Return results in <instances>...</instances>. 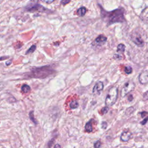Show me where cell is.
<instances>
[{
    "mask_svg": "<svg viewBox=\"0 0 148 148\" xmlns=\"http://www.w3.org/2000/svg\"><path fill=\"white\" fill-rule=\"evenodd\" d=\"M8 58H9V56H1V57H0V61L6 60Z\"/></svg>",
    "mask_w": 148,
    "mask_h": 148,
    "instance_id": "cell-26",
    "label": "cell"
},
{
    "mask_svg": "<svg viewBox=\"0 0 148 148\" xmlns=\"http://www.w3.org/2000/svg\"><path fill=\"white\" fill-rule=\"evenodd\" d=\"M108 110H109V106H106L103 107V108L102 109L101 112L102 113V114H106V113L108 112Z\"/></svg>",
    "mask_w": 148,
    "mask_h": 148,
    "instance_id": "cell-19",
    "label": "cell"
},
{
    "mask_svg": "<svg viewBox=\"0 0 148 148\" xmlns=\"http://www.w3.org/2000/svg\"><path fill=\"white\" fill-rule=\"evenodd\" d=\"M131 135V133L130 131H124L121 134L120 139L123 142H127L130 139Z\"/></svg>",
    "mask_w": 148,
    "mask_h": 148,
    "instance_id": "cell-9",
    "label": "cell"
},
{
    "mask_svg": "<svg viewBox=\"0 0 148 148\" xmlns=\"http://www.w3.org/2000/svg\"><path fill=\"white\" fill-rule=\"evenodd\" d=\"M36 47L35 45H32V46H31L27 50L25 54H28L33 53V52L36 50Z\"/></svg>",
    "mask_w": 148,
    "mask_h": 148,
    "instance_id": "cell-17",
    "label": "cell"
},
{
    "mask_svg": "<svg viewBox=\"0 0 148 148\" xmlns=\"http://www.w3.org/2000/svg\"><path fill=\"white\" fill-rule=\"evenodd\" d=\"M54 71L50 65L35 68L25 75L26 78H45L50 75Z\"/></svg>",
    "mask_w": 148,
    "mask_h": 148,
    "instance_id": "cell-2",
    "label": "cell"
},
{
    "mask_svg": "<svg viewBox=\"0 0 148 148\" xmlns=\"http://www.w3.org/2000/svg\"><path fill=\"white\" fill-rule=\"evenodd\" d=\"M79 106V103L76 101H72L69 104V107L71 109H75Z\"/></svg>",
    "mask_w": 148,
    "mask_h": 148,
    "instance_id": "cell-15",
    "label": "cell"
},
{
    "mask_svg": "<svg viewBox=\"0 0 148 148\" xmlns=\"http://www.w3.org/2000/svg\"><path fill=\"white\" fill-rule=\"evenodd\" d=\"M29 117L31 119V120L35 124H37L38 122L36 121L35 119L34 118V111L31 110L29 113Z\"/></svg>",
    "mask_w": 148,
    "mask_h": 148,
    "instance_id": "cell-16",
    "label": "cell"
},
{
    "mask_svg": "<svg viewBox=\"0 0 148 148\" xmlns=\"http://www.w3.org/2000/svg\"><path fill=\"white\" fill-rule=\"evenodd\" d=\"M21 89L22 92H23L24 93H27V92H28L30 91L31 88H30V87L28 84H23L21 86Z\"/></svg>",
    "mask_w": 148,
    "mask_h": 148,
    "instance_id": "cell-13",
    "label": "cell"
},
{
    "mask_svg": "<svg viewBox=\"0 0 148 148\" xmlns=\"http://www.w3.org/2000/svg\"><path fill=\"white\" fill-rule=\"evenodd\" d=\"M94 147H96V148H98V147H100L101 146V142L99 140H97L95 143H94Z\"/></svg>",
    "mask_w": 148,
    "mask_h": 148,
    "instance_id": "cell-21",
    "label": "cell"
},
{
    "mask_svg": "<svg viewBox=\"0 0 148 148\" xmlns=\"http://www.w3.org/2000/svg\"><path fill=\"white\" fill-rule=\"evenodd\" d=\"M118 96V89L116 87L110 88L106 97L105 103L106 106H110L113 105L117 100Z\"/></svg>",
    "mask_w": 148,
    "mask_h": 148,
    "instance_id": "cell-3",
    "label": "cell"
},
{
    "mask_svg": "<svg viewBox=\"0 0 148 148\" xmlns=\"http://www.w3.org/2000/svg\"><path fill=\"white\" fill-rule=\"evenodd\" d=\"M2 87H3V86H2V84L0 83V90H1L2 88H3Z\"/></svg>",
    "mask_w": 148,
    "mask_h": 148,
    "instance_id": "cell-31",
    "label": "cell"
},
{
    "mask_svg": "<svg viewBox=\"0 0 148 148\" xmlns=\"http://www.w3.org/2000/svg\"><path fill=\"white\" fill-rule=\"evenodd\" d=\"M131 39L138 46L142 47L144 46V40H143L141 35L139 32L135 31L132 32L131 35Z\"/></svg>",
    "mask_w": 148,
    "mask_h": 148,
    "instance_id": "cell-5",
    "label": "cell"
},
{
    "mask_svg": "<svg viewBox=\"0 0 148 148\" xmlns=\"http://www.w3.org/2000/svg\"><path fill=\"white\" fill-rule=\"evenodd\" d=\"M54 147H61V146L60 145H58V144H57V145H56L55 146H54Z\"/></svg>",
    "mask_w": 148,
    "mask_h": 148,
    "instance_id": "cell-30",
    "label": "cell"
},
{
    "mask_svg": "<svg viewBox=\"0 0 148 148\" xmlns=\"http://www.w3.org/2000/svg\"><path fill=\"white\" fill-rule=\"evenodd\" d=\"M135 83H134L132 80H129L126 82L123 87L122 88L121 91V97H124L129 92L132 91L135 88Z\"/></svg>",
    "mask_w": 148,
    "mask_h": 148,
    "instance_id": "cell-4",
    "label": "cell"
},
{
    "mask_svg": "<svg viewBox=\"0 0 148 148\" xmlns=\"http://www.w3.org/2000/svg\"><path fill=\"white\" fill-rule=\"evenodd\" d=\"M70 1H71V0H62L61 1V3L62 5H66V4L68 3Z\"/></svg>",
    "mask_w": 148,
    "mask_h": 148,
    "instance_id": "cell-23",
    "label": "cell"
},
{
    "mask_svg": "<svg viewBox=\"0 0 148 148\" xmlns=\"http://www.w3.org/2000/svg\"><path fill=\"white\" fill-rule=\"evenodd\" d=\"M103 88V84L102 82L98 81L94 85L93 89H92V92L94 93L95 92H99L101 91Z\"/></svg>",
    "mask_w": 148,
    "mask_h": 148,
    "instance_id": "cell-8",
    "label": "cell"
},
{
    "mask_svg": "<svg viewBox=\"0 0 148 148\" xmlns=\"http://www.w3.org/2000/svg\"><path fill=\"white\" fill-rule=\"evenodd\" d=\"M113 58L114 59L116 60H120L122 59V56L120 54H114L113 56Z\"/></svg>",
    "mask_w": 148,
    "mask_h": 148,
    "instance_id": "cell-20",
    "label": "cell"
},
{
    "mask_svg": "<svg viewBox=\"0 0 148 148\" xmlns=\"http://www.w3.org/2000/svg\"><path fill=\"white\" fill-rule=\"evenodd\" d=\"M125 49V47L124 45H123L122 43H120L117 47V51L119 52V53H123L124 52Z\"/></svg>",
    "mask_w": 148,
    "mask_h": 148,
    "instance_id": "cell-14",
    "label": "cell"
},
{
    "mask_svg": "<svg viewBox=\"0 0 148 148\" xmlns=\"http://www.w3.org/2000/svg\"><path fill=\"white\" fill-rule=\"evenodd\" d=\"M93 119H91L89 121H88L85 125V130L87 132H91L92 131V121Z\"/></svg>",
    "mask_w": 148,
    "mask_h": 148,
    "instance_id": "cell-11",
    "label": "cell"
},
{
    "mask_svg": "<svg viewBox=\"0 0 148 148\" xmlns=\"http://www.w3.org/2000/svg\"><path fill=\"white\" fill-rule=\"evenodd\" d=\"M139 82L142 84H145L148 82V72L147 70L142 71L138 77Z\"/></svg>",
    "mask_w": 148,
    "mask_h": 148,
    "instance_id": "cell-7",
    "label": "cell"
},
{
    "mask_svg": "<svg viewBox=\"0 0 148 148\" xmlns=\"http://www.w3.org/2000/svg\"><path fill=\"white\" fill-rule=\"evenodd\" d=\"M107 40V38L106 36H105L104 35H99L95 40V42L99 45H103V43H105Z\"/></svg>",
    "mask_w": 148,
    "mask_h": 148,
    "instance_id": "cell-10",
    "label": "cell"
},
{
    "mask_svg": "<svg viewBox=\"0 0 148 148\" xmlns=\"http://www.w3.org/2000/svg\"><path fill=\"white\" fill-rule=\"evenodd\" d=\"M124 71H125V72L127 74H130V73H131L132 72V68H131V66H126V67L125 68Z\"/></svg>",
    "mask_w": 148,
    "mask_h": 148,
    "instance_id": "cell-18",
    "label": "cell"
},
{
    "mask_svg": "<svg viewBox=\"0 0 148 148\" xmlns=\"http://www.w3.org/2000/svg\"><path fill=\"white\" fill-rule=\"evenodd\" d=\"M12 60H8V61H7L6 62V65H10V64L12 63Z\"/></svg>",
    "mask_w": 148,
    "mask_h": 148,
    "instance_id": "cell-27",
    "label": "cell"
},
{
    "mask_svg": "<svg viewBox=\"0 0 148 148\" xmlns=\"http://www.w3.org/2000/svg\"><path fill=\"white\" fill-rule=\"evenodd\" d=\"M147 121V117L146 116V118H145V119L142 121H141V122H140V124H141L142 125H145V124H146Z\"/></svg>",
    "mask_w": 148,
    "mask_h": 148,
    "instance_id": "cell-24",
    "label": "cell"
},
{
    "mask_svg": "<svg viewBox=\"0 0 148 148\" xmlns=\"http://www.w3.org/2000/svg\"><path fill=\"white\" fill-rule=\"evenodd\" d=\"M145 114H147V112H145V111H143V112H142V113H141L142 117H143L144 116H147L146 115H145Z\"/></svg>",
    "mask_w": 148,
    "mask_h": 148,
    "instance_id": "cell-28",
    "label": "cell"
},
{
    "mask_svg": "<svg viewBox=\"0 0 148 148\" xmlns=\"http://www.w3.org/2000/svg\"><path fill=\"white\" fill-rule=\"evenodd\" d=\"M133 99V97H132V95H130L128 97V100L129 101H132Z\"/></svg>",
    "mask_w": 148,
    "mask_h": 148,
    "instance_id": "cell-29",
    "label": "cell"
},
{
    "mask_svg": "<svg viewBox=\"0 0 148 148\" xmlns=\"http://www.w3.org/2000/svg\"><path fill=\"white\" fill-rule=\"evenodd\" d=\"M86 8H84V7H82L80 8H79L77 11V15L80 17H82L83 16L85 15L86 13Z\"/></svg>",
    "mask_w": 148,
    "mask_h": 148,
    "instance_id": "cell-12",
    "label": "cell"
},
{
    "mask_svg": "<svg viewBox=\"0 0 148 148\" xmlns=\"http://www.w3.org/2000/svg\"><path fill=\"white\" fill-rule=\"evenodd\" d=\"M101 127L103 129H106L107 127V123L106 121H102L101 123Z\"/></svg>",
    "mask_w": 148,
    "mask_h": 148,
    "instance_id": "cell-22",
    "label": "cell"
},
{
    "mask_svg": "<svg viewBox=\"0 0 148 148\" xmlns=\"http://www.w3.org/2000/svg\"><path fill=\"white\" fill-rule=\"evenodd\" d=\"M42 2H45V3H50L51 2H53L54 0H41Z\"/></svg>",
    "mask_w": 148,
    "mask_h": 148,
    "instance_id": "cell-25",
    "label": "cell"
},
{
    "mask_svg": "<svg viewBox=\"0 0 148 148\" xmlns=\"http://www.w3.org/2000/svg\"><path fill=\"white\" fill-rule=\"evenodd\" d=\"M101 13L102 20L107 23L108 25L116 23H123L125 21L124 9L122 8L110 12L105 11L101 8Z\"/></svg>",
    "mask_w": 148,
    "mask_h": 148,
    "instance_id": "cell-1",
    "label": "cell"
},
{
    "mask_svg": "<svg viewBox=\"0 0 148 148\" xmlns=\"http://www.w3.org/2000/svg\"><path fill=\"white\" fill-rule=\"evenodd\" d=\"M26 10L29 12H34V11H40V12H43L44 10H46V9L43 8V6L40 5L38 3H35L34 2L33 0H32L31 2H29V3L26 6L25 8Z\"/></svg>",
    "mask_w": 148,
    "mask_h": 148,
    "instance_id": "cell-6",
    "label": "cell"
}]
</instances>
